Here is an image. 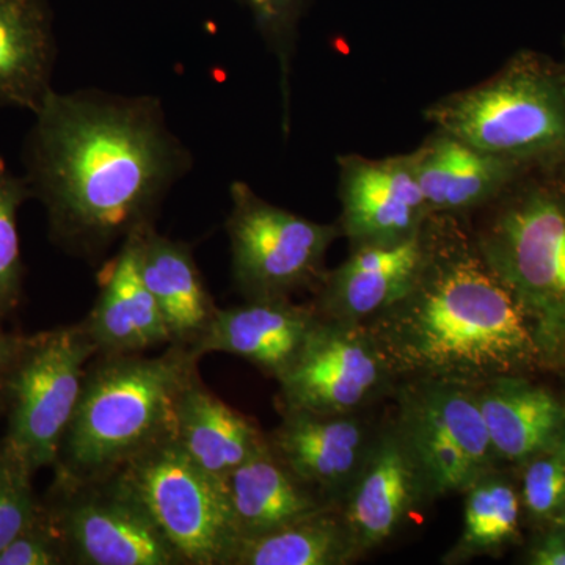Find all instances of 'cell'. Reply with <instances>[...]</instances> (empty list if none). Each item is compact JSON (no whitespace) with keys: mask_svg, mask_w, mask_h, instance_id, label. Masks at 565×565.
<instances>
[{"mask_svg":"<svg viewBox=\"0 0 565 565\" xmlns=\"http://www.w3.org/2000/svg\"><path fill=\"white\" fill-rule=\"evenodd\" d=\"M33 115L25 182L46 211L52 243L77 258L96 262L152 225L191 166L152 96L52 90Z\"/></svg>","mask_w":565,"mask_h":565,"instance_id":"obj_1","label":"cell"},{"mask_svg":"<svg viewBox=\"0 0 565 565\" xmlns=\"http://www.w3.org/2000/svg\"><path fill=\"white\" fill-rule=\"evenodd\" d=\"M366 327L397 381L478 386L544 370L526 316L467 215H430L414 282Z\"/></svg>","mask_w":565,"mask_h":565,"instance_id":"obj_2","label":"cell"},{"mask_svg":"<svg viewBox=\"0 0 565 565\" xmlns=\"http://www.w3.org/2000/svg\"><path fill=\"white\" fill-rule=\"evenodd\" d=\"M199 362L191 345L174 343L158 356L96 355L55 473L107 478L148 446L174 435L178 399L199 375Z\"/></svg>","mask_w":565,"mask_h":565,"instance_id":"obj_3","label":"cell"},{"mask_svg":"<svg viewBox=\"0 0 565 565\" xmlns=\"http://www.w3.org/2000/svg\"><path fill=\"white\" fill-rule=\"evenodd\" d=\"M479 212L476 243L522 307L542 366L565 371V166L527 170Z\"/></svg>","mask_w":565,"mask_h":565,"instance_id":"obj_4","label":"cell"},{"mask_svg":"<svg viewBox=\"0 0 565 565\" xmlns=\"http://www.w3.org/2000/svg\"><path fill=\"white\" fill-rule=\"evenodd\" d=\"M438 131L531 169L565 166V90L557 63L520 51L490 79L430 104Z\"/></svg>","mask_w":565,"mask_h":565,"instance_id":"obj_5","label":"cell"},{"mask_svg":"<svg viewBox=\"0 0 565 565\" xmlns=\"http://www.w3.org/2000/svg\"><path fill=\"white\" fill-rule=\"evenodd\" d=\"M115 479L147 512L184 565H230L239 542L225 482L182 451L174 435L129 459Z\"/></svg>","mask_w":565,"mask_h":565,"instance_id":"obj_6","label":"cell"},{"mask_svg":"<svg viewBox=\"0 0 565 565\" xmlns=\"http://www.w3.org/2000/svg\"><path fill=\"white\" fill-rule=\"evenodd\" d=\"M98 355L84 322L25 337L2 396L9 427L2 444L33 475L57 463L79 403L88 360Z\"/></svg>","mask_w":565,"mask_h":565,"instance_id":"obj_7","label":"cell"},{"mask_svg":"<svg viewBox=\"0 0 565 565\" xmlns=\"http://www.w3.org/2000/svg\"><path fill=\"white\" fill-rule=\"evenodd\" d=\"M225 228L232 247L233 281L245 300L291 299L318 289L327 252L343 236L338 223H318L262 199L233 182Z\"/></svg>","mask_w":565,"mask_h":565,"instance_id":"obj_8","label":"cell"},{"mask_svg":"<svg viewBox=\"0 0 565 565\" xmlns=\"http://www.w3.org/2000/svg\"><path fill=\"white\" fill-rule=\"evenodd\" d=\"M393 423L423 476L430 500L465 493L500 468L475 386L434 379L403 381Z\"/></svg>","mask_w":565,"mask_h":565,"instance_id":"obj_9","label":"cell"},{"mask_svg":"<svg viewBox=\"0 0 565 565\" xmlns=\"http://www.w3.org/2000/svg\"><path fill=\"white\" fill-rule=\"evenodd\" d=\"M43 504L65 542L70 564L184 565L114 476L77 479L55 473Z\"/></svg>","mask_w":565,"mask_h":565,"instance_id":"obj_10","label":"cell"},{"mask_svg":"<svg viewBox=\"0 0 565 565\" xmlns=\"http://www.w3.org/2000/svg\"><path fill=\"white\" fill-rule=\"evenodd\" d=\"M396 381L366 323L319 316L291 366L278 377V407L355 414Z\"/></svg>","mask_w":565,"mask_h":565,"instance_id":"obj_11","label":"cell"},{"mask_svg":"<svg viewBox=\"0 0 565 565\" xmlns=\"http://www.w3.org/2000/svg\"><path fill=\"white\" fill-rule=\"evenodd\" d=\"M341 233L351 248L396 245L418 236L430 211L416 178L414 156L338 158Z\"/></svg>","mask_w":565,"mask_h":565,"instance_id":"obj_12","label":"cell"},{"mask_svg":"<svg viewBox=\"0 0 565 565\" xmlns=\"http://www.w3.org/2000/svg\"><path fill=\"white\" fill-rule=\"evenodd\" d=\"M280 412V426L267 434L274 455L323 503L340 508L377 430L371 429L359 412Z\"/></svg>","mask_w":565,"mask_h":565,"instance_id":"obj_13","label":"cell"},{"mask_svg":"<svg viewBox=\"0 0 565 565\" xmlns=\"http://www.w3.org/2000/svg\"><path fill=\"white\" fill-rule=\"evenodd\" d=\"M429 501L423 476L394 423L377 430L362 470L340 504L360 556L384 545L419 504Z\"/></svg>","mask_w":565,"mask_h":565,"instance_id":"obj_14","label":"cell"},{"mask_svg":"<svg viewBox=\"0 0 565 565\" xmlns=\"http://www.w3.org/2000/svg\"><path fill=\"white\" fill-rule=\"evenodd\" d=\"M318 319L315 305H297L291 299L247 300L239 307L217 308L191 349L200 359L211 352L239 356L278 381Z\"/></svg>","mask_w":565,"mask_h":565,"instance_id":"obj_15","label":"cell"},{"mask_svg":"<svg viewBox=\"0 0 565 565\" xmlns=\"http://www.w3.org/2000/svg\"><path fill=\"white\" fill-rule=\"evenodd\" d=\"M145 228L126 237L115 258L104 267L98 277V299L82 321L98 355L145 353L158 345L172 344L161 311L141 277Z\"/></svg>","mask_w":565,"mask_h":565,"instance_id":"obj_16","label":"cell"},{"mask_svg":"<svg viewBox=\"0 0 565 565\" xmlns=\"http://www.w3.org/2000/svg\"><path fill=\"white\" fill-rule=\"evenodd\" d=\"M423 256L424 228L403 244L351 248L349 258L319 282L316 311L333 321H371L407 292Z\"/></svg>","mask_w":565,"mask_h":565,"instance_id":"obj_17","label":"cell"},{"mask_svg":"<svg viewBox=\"0 0 565 565\" xmlns=\"http://www.w3.org/2000/svg\"><path fill=\"white\" fill-rule=\"evenodd\" d=\"M412 156L430 214L470 215L531 170L438 129Z\"/></svg>","mask_w":565,"mask_h":565,"instance_id":"obj_18","label":"cell"},{"mask_svg":"<svg viewBox=\"0 0 565 565\" xmlns=\"http://www.w3.org/2000/svg\"><path fill=\"white\" fill-rule=\"evenodd\" d=\"M475 394L498 463L522 465L563 438L564 401L527 375L490 379Z\"/></svg>","mask_w":565,"mask_h":565,"instance_id":"obj_19","label":"cell"},{"mask_svg":"<svg viewBox=\"0 0 565 565\" xmlns=\"http://www.w3.org/2000/svg\"><path fill=\"white\" fill-rule=\"evenodd\" d=\"M174 438L193 462L222 482L267 445L255 419L223 403L200 374L178 399Z\"/></svg>","mask_w":565,"mask_h":565,"instance_id":"obj_20","label":"cell"},{"mask_svg":"<svg viewBox=\"0 0 565 565\" xmlns=\"http://www.w3.org/2000/svg\"><path fill=\"white\" fill-rule=\"evenodd\" d=\"M55 41L44 0H0V107L35 114L52 88Z\"/></svg>","mask_w":565,"mask_h":565,"instance_id":"obj_21","label":"cell"},{"mask_svg":"<svg viewBox=\"0 0 565 565\" xmlns=\"http://www.w3.org/2000/svg\"><path fill=\"white\" fill-rule=\"evenodd\" d=\"M140 269L172 344L195 343L210 327L218 307L207 292L191 247L161 236L150 225L141 237Z\"/></svg>","mask_w":565,"mask_h":565,"instance_id":"obj_22","label":"cell"},{"mask_svg":"<svg viewBox=\"0 0 565 565\" xmlns=\"http://www.w3.org/2000/svg\"><path fill=\"white\" fill-rule=\"evenodd\" d=\"M239 537H255L327 508L280 462L269 441L225 479ZM239 539V541H241Z\"/></svg>","mask_w":565,"mask_h":565,"instance_id":"obj_23","label":"cell"},{"mask_svg":"<svg viewBox=\"0 0 565 565\" xmlns=\"http://www.w3.org/2000/svg\"><path fill=\"white\" fill-rule=\"evenodd\" d=\"M360 553L340 508L237 542L230 565H344Z\"/></svg>","mask_w":565,"mask_h":565,"instance_id":"obj_24","label":"cell"},{"mask_svg":"<svg viewBox=\"0 0 565 565\" xmlns=\"http://www.w3.org/2000/svg\"><path fill=\"white\" fill-rule=\"evenodd\" d=\"M522 512L519 489L500 468L482 476L465 490L462 534L441 563H467L501 552L519 537Z\"/></svg>","mask_w":565,"mask_h":565,"instance_id":"obj_25","label":"cell"},{"mask_svg":"<svg viewBox=\"0 0 565 565\" xmlns=\"http://www.w3.org/2000/svg\"><path fill=\"white\" fill-rule=\"evenodd\" d=\"M29 199L32 195L25 178L0 159V323L20 307L22 299L24 264L18 212Z\"/></svg>","mask_w":565,"mask_h":565,"instance_id":"obj_26","label":"cell"},{"mask_svg":"<svg viewBox=\"0 0 565 565\" xmlns=\"http://www.w3.org/2000/svg\"><path fill=\"white\" fill-rule=\"evenodd\" d=\"M519 467L522 468L519 493L523 511L544 526L559 522L565 512L563 438Z\"/></svg>","mask_w":565,"mask_h":565,"instance_id":"obj_27","label":"cell"},{"mask_svg":"<svg viewBox=\"0 0 565 565\" xmlns=\"http://www.w3.org/2000/svg\"><path fill=\"white\" fill-rule=\"evenodd\" d=\"M32 478L28 465L0 444V552L40 511L41 500L33 490Z\"/></svg>","mask_w":565,"mask_h":565,"instance_id":"obj_28","label":"cell"},{"mask_svg":"<svg viewBox=\"0 0 565 565\" xmlns=\"http://www.w3.org/2000/svg\"><path fill=\"white\" fill-rule=\"evenodd\" d=\"M250 11L256 28L264 41L269 44L281 73V88L285 103L289 102V77L297 22L307 0H243Z\"/></svg>","mask_w":565,"mask_h":565,"instance_id":"obj_29","label":"cell"},{"mask_svg":"<svg viewBox=\"0 0 565 565\" xmlns=\"http://www.w3.org/2000/svg\"><path fill=\"white\" fill-rule=\"evenodd\" d=\"M68 552L41 500L31 523L0 552V565H65Z\"/></svg>","mask_w":565,"mask_h":565,"instance_id":"obj_30","label":"cell"},{"mask_svg":"<svg viewBox=\"0 0 565 565\" xmlns=\"http://www.w3.org/2000/svg\"><path fill=\"white\" fill-rule=\"evenodd\" d=\"M525 563L530 565H565V525L552 523L531 542Z\"/></svg>","mask_w":565,"mask_h":565,"instance_id":"obj_31","label":"cell"},{"mask_svg":"<svg viewBox=\"0 0 565 565\" xmlns=\"http://www.w3.org/2000/svg\"><path fill=\"white\" fill-rule=\"evenodd\" d=\"M24 338L22 334L7 332V330H3L2 323H0V393H2L3 385H6L7 377H9L18 353L21 351Z\"/></svg>","mask_w":565,"mask_h":565,"instance_id":"obj_32","label":"cell"},{"mask_svg":"<svg viewBox=\"0 0 565 565\" xmlns=\"http://www.w3.org/2000/svg\"><path fill=\"white\" fill-rule=\"evenodd\" d=\"M557 70H559L561 82H563V87L565 90V57L563 62L557 63Z\"/></svg>","mask_w":565,"mask_h":565,"instance_id":"obj_33","label":"cell"},{"mask_svg":"<svg viewBox=\"0 0 565 565\" xmlns=\"http://www.w3.org/2000/svg\"><path fill=\"white\" fill-rule=\"evenodd\" d=\"M563 448H564V455H565V430H564V435H563ZM557 523H564V525H565V512H564V515L561 516L559 522H557Z\"/></svg>","mask_w":565,"mask_h":565,"instance_id":"obj_34","label":"cell"},{"mask_svg":"<svg viewBox=\"0 0 565 565\" xmlns=\"http://www.w3.org/2000/svg\"><path fill=\"white\" fill-rule=\"evenodd\" d=\"M0 407H3L2 396H0Z\"/></svg>","mask_w":565,"mask_h":565,"instance_id":"obj_35","label":"cell"}]
</instances>
